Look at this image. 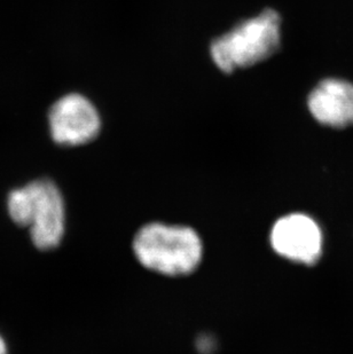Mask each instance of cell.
I'll return each mask as SVG.
<instances>
[{
    "label": "cell",
    "instance_id": "obj_1",
    "mask_svg": "<svg viewBox=\"0 0 353 354\" xmlns=\"http://www.w3.org/2000/svg\"><path fill=\"white\" fill-rule=\"evenodd\" d=\"M132 249L143 268L168 277L190 274L203 256V244L193 228L159 221L138 231Z\"/></svg>",
    "mask_w": 353,
    "mask_h": 354
},
{
    "label": "cell",
    "instance_id": "obj_2",
    "mask_svg": "<svg viewBox=\"0 0 353 354\" xmlns=\"http://www.w3.org/2000/svg\"><path fill=\"white\" fill-rule=\"evenodd\" d=\"M7 209L14 223L29 228L38 249L59 247L64 234L66 211L64 197L54 183L42 179L15 189L8 196Z\"/></svg>",
    "mask_w": 353,
    "mask_h": 354
},
{
    "label": "cell",
    "instance_id": "obj_3",
    "mask_svg": "<svg viewBox=\"0 0 353 354\" xmlns=\"http://www.w3.org/2000/svg\"><path fill=\"white\" fill-rule=\"evenodd\" d=\"M279 14L272 10L244 21L233 30L213 40L210 53L220 71L230 74L237 68L258 64L271 57L280 44Z\"/></svg>",
    "mask_w": 353,
    "mask_h": 354
},
{
    "label": "cell",
    "instance_id": "obj_4",
    "mask_svg": "<svg viewBox=\"0 0 353 354\" xmlns=\"http://www.w3.org/2000/svg\"><path fill=\"white\" fill-rule=\"evenodd\" d=\"M51 136L62 146H80L94 140L100 132L99 113L89 99L71 93L61 97L48 114Z\"/></svg>",
    "mask_w": 353,
    "mask_h": 354
},
{
    "label": "cell",
    "instance_id": "obj_5",
    "mask_svg": "<svg viewBox=\"0 0 353 354\" xmlns=\"http://www.w3.org/2000/svg\"><path fill=\"white\" fill-rule=\"evenodd\" d=\"M270 241L278 254L300 264H314L323 249L319 226L312 218L303 214L280 218L272 227Z\"/></svg>",
    "mask_w": 353,
    "mask_h": 354
},
{
    "label": "cell",
    "instance_id": "obj_6",
    "mask_svg": "<svg viewBox=\"0 0 353 354\" xmlns=\"http://www.w3.org/2000/svg\"><path fill=\"white\" fill-rule=\"evenodd\" d=\"M309 111L327 127L353 125V84L341 80H326L318 84L307 100Z\"/></svg>",
    "mask_w": 353,
    "mask_h": 354
},
{
    "label": "cell",
    "instance_id": "obj_7",
    "mask_svg": "<svg viewBox=\"0 0 353 354\" xmlns=\"http://www.w3.org/2000/svg\"><path fill=\"white\" fill-rule=\"evenodd\" d=\"M197 346L201 353L211 354L213 352V348H216V341L210 335H202L197 338Z\"/></svg>",
    "mask_w": 353,
    "mask_h": 354
},
{
    "label": "cell",
    "instance_id": "obj_8",
    "mask_svg": "<svg viewBox=\"0 0 353 354\" xmlns=\"http://www.w3.org/2000/svg\"><path fill=\"white\" fill-rule=\"evenodd\" d=\"M0 354H7V348L3 337L0 336Z\"/></svg>",
    "mask_w": 353,
    "mask_h": 354
}]
</instances>
